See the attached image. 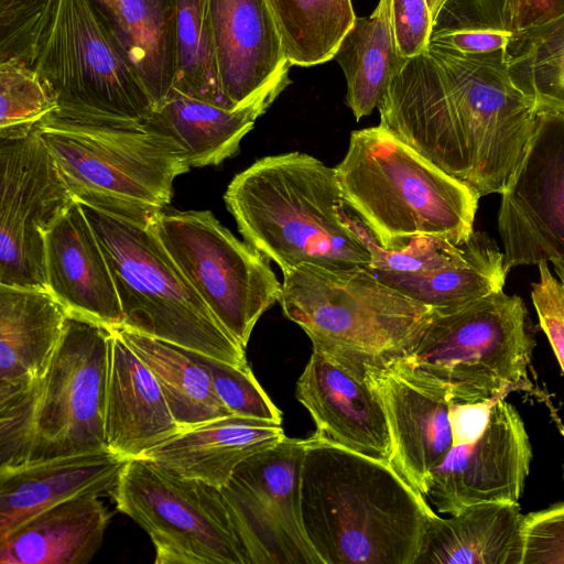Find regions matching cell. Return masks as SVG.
<instances>
[{
  "label": "cell",
  "mask_w": 564,
  "mask_h": 564,
  "mask_svg": "<svg viewBox=\"0 0 564 564\" xmlns=\"http://www.w3.org/2000/svg\"><path fill=\"white\" fill-rule=\"evenodd\" d=\"M532 447L523 420L498 398L482 434L454 445L430 475L425 498L454 514L481 502H518L530 473Z\"/></svg>",
  "instance_id": "e0dca14e"
},
{
  "label": "cell",
  "mask_w": 564,
  "mask_h": 564,
  "mask_svg": "<svg viewBox=\"0 0 564 564\" xmlns=\"http://www.w3.org/2000/svg\"><path fill=\"white\" fill-rule=\"evenodd\" d=\"M112 328L152 371L183 430L231 415L216 393L207 371L183 347L126 326Z\"/></svg>",
  "instance_id": "f546056e"
},
{
  "label": "cell",
  "mask_w": 564,
  "mask_h": 564,
  "mask_svg": "<svg viewBox=\"0 0 564 564\" xmlns=\"http://www.w3.org/2000/svg\"><path fill=\"white\" fill-rule=\"evenodd\" d=\"M209 375L215 391L231 414L282 421V412L262 389L249 366L237 367L210 356L184 348Z\"/></svg>",
  "instance_id": "8d00e7d4"
},
{
  "label": "cell",
  "mask_w": 564,
  "mask_h": 564,
  "mask_svg": "<svg viewBox=\"0 0 564 564\" xmlns=\"http://www.w3.org/2000/svg\"><path fill=\"white\" fill-rule=\"evenodd\" d=\"M263 97L239 109H228L172 88L142 122L172 139L191 167L218 165L239 150L242 138L276 99Z\"/></svg>",
  "instance_id": "83f0119b"
},
{
  "label": "cell",
  "mask_w": 564,
  "mask_h": 564,
  "mask_svg": "<svg viewBox=\"0 0 564 564\" xmlns=\"http://www.w3.org/2000/svg\"><path fill=\"white\" fill-rule=\"evenodd\" d=\"M283 314L313 349L351 367L391 369L422 335L433 308L377 280L367 268L301 264L282 272Z\"/></svg>",
  "instance_id": "52a82bcc"
},
{
  "label": "cell",
  "mask_w": 564,
  "mask_h": 564,
  "mask_svg": "<svg viewBox=\"0 0 564 564\" xmlns=\"http://www.w3.org/2000/svg\"><path fill=\"white\" fill-rule=\"evenodd\" d=\"M508 28L518 33L564 14V0H505Z\"/></svg>",
  "instance_id": "7bdbcfd3"
},
{
  "label": "cell",
  "mask_w": 564,
  "mask_h": 564,
  "mask_svg": "<svg viewBox=\"0 0 564 564\" xmlns=\"http://www.w3.org/2000/svg\"><path fill=\"white\" fill-rule=\"evenodd\" d=\"M33 68L52 89V115L142 123L155 108L123 43L96 0H54Z\"/></svg>",
  "instance_id": "30bf717a"
},
{
  "label": "cell",
  "mask_w": 564,
  "mask_h": 564,
  "mask_svg": "<svg viewBox=\"0 0 564 564\" xmlns=\"http://www.w3.org/2000/svg\"><path fill=\"white\" fill-rule=\"evenodd\" d=\"M344 200L386 249L421 236L464 242L479 196L382 126L355 130L334 167Z\"/></svg>",
  "instance_id": "277c9868"
},
{
  "label": "cell",
  "mask_w": 564,
  "mask_h": 564,
  "mask_svg": "<svg viewBox=\"0 0 564 564\" xmlns=\"http://www.w3.org/2000/svg\"><path fill=\"white\" fill-rule=\"evenodd\" d=\"M47 290L69 313L109 327L123 324L115 281L82 205H73L45 235Z\"/></svg>",
  "instance_id": "ffe728a7"
},
{
  "label": "cell",
  "mask_w": 564,
  "mask_h": 564,
  "mask_svg": "<svg viewBox=\"0 0 564 564\" xmlns=\"http://www.w3.org/2000/svg\"><path fill=\"white\" fill-rule=\"evenodd\" d=\"M506 67L536 111L564 112V14L513 34Z\"/></svg>",
  "instance_id": "d6a6232c"
},
{
  "label": "cell",
  "mask_w": 564,
  "mask_h": 564,
  "mask_svg": "<svg viewBox=\"0 0 564 564\" xmlns=\"http://www.w3.org/2000/svg\"><path fill=\"white\" fill-rule=\"evenodd\" d=\"M99 6L106 11L112 23L119 17V1L120 0H96Z\"/></svg>",
  "instance_id": "ee69618b"
},
{
  "label": "cell",
  "mask_w": 564,
  "mask_h": 564,
  "mask_svg": "<svg viewBox=\"0 0 564 564\" xmlns=\"http://www.w3.org/2000/svg\"><path fill=\"white\" fill-rule=\"evenodd\" d=\"M334 58L346 78V104L358 121L378 107L400 58L390 0H379L370 15L356 18Z\"/></svg>",
  "instance_id": "f1b7e54d"
},
{
  "label": "cell",
  "mask_w": 564,
  "mask_h": 564,
  "mask_svg": "<svg viewBox=\"0 0 564 564\" xmlns=\"http://www.w3.org/2000/svg\"><path fill=\"white\" fill-rule=\"evenodd\" d=\"M55 96L35 68L0 63V138L30 133L56 111Z\"/></svg>",
  "instance_id": "d590c367"
},
{
  "label": "cell",
  "mask_w": 564,
  "mask_h": 564,
  "mask_svg": "<svg viewBox=\"0 0 564 564\" xmlns=\"http://www.w3.org/2000/svg\"><path fill=\"white\" fill-rule=\"evenodd\" d=\"M519 502H481L429 518L414 564H521Z\"/></svg>",
  "instance_id": "4316f807"
},
{
  "label": "cell",
  "mask_w": 564,
  "mask_h": 564,
  "mask_svg": "<svg viewBox=\"0 0 564 564\" xmlns=\"http://www.w3.org/2000/svg\"><path fill=\"white\" fill-rule=\"evenodd\" d=\"M68 314L46 289L0 284V401L45 372Z\"/></svg>",
  "instance_id": "cb8c5ba5"
},
{
  "label": "cell",
  "mask_w": 564,
  "mask_h": 564,
  "mask_svg": "<svg viewBox=\"0 0 564 564\" xmlns=\"http://www.w3.org/2000/svg\"><path fill=\"white\" fill-rule=\"evenodd\" d=\"M111 496L150 536L155 564H249L218 487L135 457Z\"/></svg>",
  "instance_id": "8fae6325"
},
{
  "label": "cell",
  "mask_w": 564,
  "mask_h": 564,
  "mask_svg": "<svg viewBox=\"0 0 564 564\" xmlns=\"http://www.w3.org/2000/svg\"><path fill=\"white\" fill-rule=\"evenodd\" d=\"M296 398L313 417L317 436L391 463L392 438L387 411L366 372L313 349L297 380Z\"/></svg>",
  "instance_id": "d6986e66"
},
{
  "label": "cell",
  "mask_w": 564,
  "mask_h": 564,
  "mask_svg": "<svg viewBox=\"0 0 564 564\" xmlns=\"http://www.w3.org/2000/svg\"><path fill=\"white\" fill-rule=\"evenodd\" d=\"M538 268L539 280L531 289L532 303L564 372V282L555 278L547 262L539 263Z\"/></svg>",
  "instance_id": "60d3db41"
},
{
  "label": "cell",
  "mask_w": 564,
  "mask_h": 564,
  "mask_svg": "<svg viewBox=\"0 0 564 564\" xmlns=\"http://www.w3.org/2000/svg\"><path fill=\"white\" fill-rule=\"evenodd\" d=\"M174 8L177 74L173 87L230 109L217 76L207 0H174Z\"/></svg>",
  "instance_id": "e575fe53"
},
{
  "label": "cell",
  "mask_w": 564,
  "mask_h": 564,
  "mask_svg": "<svg viewBox=\"0 0 564 564\" xmlns=\"http://www.w3.org/2000/svg\"><path fill=\"white\" fill-rule=\"evenodd\" d=\"M111 513L97 495L64 500L0 536L1 564H87L102 545Z\"/></svg>",
  "instance_id": "484cf974"
},
{
  "label": "cell",
  "mask_w": 564,
  "mask_h": 564,
  "mask_svg": "<svg viewBox=\"0 0 564 564\" xmlns=\"http://www.w3.org/2000/svg\"><path fill=\"white\" fill-rule=\"evenodd\" d=\"M513 34L507 25L505 0H446L434 22L429 46L506 63Z\"/></svg>",
  "instance_id": "836d02e7"
},
{
  "label": "cell",
  "mask_w": 564,
  "mask_h": 564,
  "mask_svg": "<svg viewBox=\"0 0 564 564\" xmlns=\"http://www.w3.org/2000/svg\"><path fill=\"white\" fill-rule=\"evenodd\" d=\"M214 58L230 109L278 97L291 83L290 63L267 0H207Z\"/></svg>",
  "instance_id": "ac0fdd59"
},
{
  "label": "cell",
  "mask_w": 564,
  "mask_h": 564,
  "mask_svg": "<svg viewBox=\"0 0 564 564\" xmlns=\"http://www.w3.org/2000/svg\"><path fill=\"white\" fill-rule=\"evenodd\" d=\"M556 275L564 282V265H554Z\"/></svg>",
  "instance_id": "f6af8a7d"
},
{
  "label": "cell",
  "mask_w": 564,
  "mask_h": 564,
  "mask_svg": "<svg viewBox=\"0 0 564 564\" xmlns=\"http://www.w3.org/2000/svg\"><path fill=\"white\" fill-rule=\"evenodd\" d=\"M74 202L37 127L0 138V284L47 290L45 235Z\"/></svg>",
  "instance_id": "5bb4252c"
},
{
  "label": "cell",
  "mask_w": 564,
  "mask_h": 564,
  "mask_svg": "<svg viewBox=\"0 0 564 564\" xmlns=\"http://www.w3.org/2000/svg\"><path fill=\"white\" fill-rule=\"evenodd\" d=\"M80 205L109 264L123 315L121 326L237 367L248 366L246 349L207 307L150 226Z\"/></svg>",
  "instance_id": "9c48e42d"
},
{
  "label": "cell",
  "mask_w": 564,
  "mask_h": 564,
  "mask_svg": "<svg viewBox=\"0 0 564 564\" xmlns=\"http://www.w3.org/2000/svg\"><path fill=\"white\" fill-rule=\"evenodd\" d=\"M301 513L323 564H414L435 514L384 462L308 437Z\"/></svg>",
  "instance_id": "7a4b0ae2"
},
{
  "label": "cell",
  "mask_w": 564,
  "mask_h": 564,
  "mask_svg": "<svg viewBox=\"0 0 564 564\" xmlns=\"http://www.w3.org/2000/svg\"><path fill=\"white\" fill-rule=\"evenodd\" d=\"M54 0H0V63L33 67Z\"/></svg>",
  "instance_id": "74e56055"
},
{
  "label": "cell",
  "mask_w": 564,
  "mask_h": 564,
  "mask_svg": "<svg viewBox=\"0 0 564 564\" xmlns=\"http://www.w3.org/2000/svg\"><path fill=\"white\" fill-rule=\"evenodd\" d=\"M366 376L387 411L390 465L425 497L431 473L453 446L449 402L419 389L392 369H368Z\"/></svg>",
  "instance_id": "7402d4cb"
},
{
  "label": "cell",
  "mask_w": 564,
  "mask_h": 564,
  "mask_svg": "<svg viewBox=\"0 0 564 564\" xmlns=\"http://www.w3.org/2000/svg\"><path fill=\"white\" fill-rule=\"evenodd\" d=\"M37 131L75 200L150 226L186 172L182 149L143 123L88 122L48 116Z\"/></svg>",
  "instance_id": "ba28073f"
},
{
  "label": "cell",
  "mask_w": 564,
  "mask_h": 564,
  "mask_svg": "<svg viewBox=\"0 0 564 564\" xmlns=\"http://www.w3.org/2000/svg\"><path fill=\"white\" fill-rule=\"evenodd\" d=\"M180 271L246 349L252 329L279 302L270 260L236 238L209 210H162L150 224Z\"/></svg>",
  "instance_id": "7c38bea8"
},
{
  "label": "cell",
  "mask_w": 564,
  "mask_h": 564,
  "mask_svg": "<svg viewBox=\"0 0 564 564\" xmlns=\"http://www.w3.org/2000/svg\"><path fill=\"white\" fill-rule=\"evenodd\" d=\"M113 25L156 108L177 74L174 0H120Z\"/></svg>",
  "instance_id": "4dcf8cb0"
},
{
  "label": "cell",
  "mask_w": 564,
  "mask_h": 564,
  "mask_svg": "<svg viewBox=\"0 0 564 564\" xmlns=\"http://www.w3.org/2000/svg\"><path fill=\"white\" fill-rule=\"evenodd\" d=\"M446 0H390L397 51L411 57L429 46L436 17Z\"/></svg>",
  "instance_id": "ab89813d"
},
{
  "label": "cell",
  "mask_w": 564,
  "mask_h": 564,
  "mask_svg": "<svg viewBox=\"0 0 564 564\" xmlns=\"http://www.w3.org/2000/svg\"><path fill=\"white\" fill-rule=\"evenodd\" d=\"M290 63L313 66L334 58L356 14L351 0H267Z\"/></svg>",
  "instance_id": "1f68e13d"
},
{
  "label": "cell",
  "mask_w": 564,
  "mask_h": 564,
  "mask_svg": "<svg viewBox=\"0 0 564 564\" xmlns=\"http://www.w3.org/2000/svg\"><path fill=\"white\" fill-rule=\"evenodd\" d=\"M111 327L69 313L45 372L0 401V469L107 449Z\"/></svg>",
  "instance_id": "5b68a950"
},
{
  "label": "cell",
  "mask_w": 564,
  "mask_h": 564,
  "mask_svg": "<svg viewBox=\"0 0 564 564\" xmlns=\"http://www.w3.org/2000/svg\"><path fill=\"white\" fill-rule=\"evenodd\" d=\"M308 438L284 437L220 488L249 564H323L305 533L300 480Z\"/></svg>",
  "instance_id": "4fadbf2b"
},
{
  "label": "cell",
  "mask_w": 564,
  "mask_h": 564,
  "mask_svg": "<svg viewBox=\"0 0 564 564\" xmlns=\"http://www.w3.org/2000/svg\"><path fill=\"white\" fill-rule=\"evenodd\" d=\"M527 306L503 290L432 315L410 352L391 369L448 402L505 397L529 383L535 346Z\"/></svg>",
  "instance_id": "8992f818"
},
{
  "label": "cell",
  "mask_w": 564,
  "mask_h": 564,
  "mask_svg": "<svg viewBox=\"0 0 564 564\" xmlns=\"http://www.w3.org/2000/svg\"><path fill=\"white\" fill-rule=\"evenodd\" d=\"M351 228L371 254L367 270L380 282L431 308L464 304L503 290L505 253L485 232L474 230L464 242L421 236L398 249L382 248L359 217Z\"/></svg>",
  "instance_id": "9a60e30c"
},
{
  "label": "cell",
  "mask_w": 564,
  "mask_h": 564,
  "mask_svg": "<svg viewBox=\"0 0 564 564\" xmlns=\"http://www.w3.org/2000/svg\"><path fill=\"white\" fill-rule=\"evenodd\" d=\"M496 400L449 402L453 446L474 442L482 434Z\"/></svg>",
  "instance_id": "b9f144b4"
},
{
  "label": "cell",
  "mask_w": 564,
  "mask_h": 564,
  "mask_svg": "<svg viewBox=\"0 0 564 564\" xmlns=\"http://www.w3.org/2000/svg\"><path fill=\"white\" fill-rule=\"evenodd\" d=\"M285 436L280 423L231 414L183 430L142 457L221 488L240 463Z\"/></svg>",
  "instance_id": "d4e9b609"
},
{
  "label": "cell",
  "mask_w": 564,
  "mask_h": 564,
  "mask_svg": "<svg viewBox=\"0 0 564 564\" xmlns=\"http://www.w3.org/2000/svg\"><path fill=\"white\" fill-rule=\"evenodd\" d=\"M181 431L152 371L111 327L105 412L108 448L127 459L142 457Z\"/></svg>",
  "instance_id": "44dd1931"
},
{
  "label": "cell",
  "mask_w": 564,
  "mask_h": 564,
  "mask_svg": "<svg viewBox=\"0 0 564 564\" xmlns=\"http://www.w3.org/2000/svg\"><path fill=\"white\" fill-rule=\"evenodd\" d=\"M127 462L107 448L0 469V536L64 500L112 495Z\"/></svg>",
  "instance_id": "603a6c76"
},
{
  "label": "cell",
  "mask_w": 564,
  "mask_h": 564,
  "mask_svg": "<svg viewBox=\"0 0 564 564\" xmlns=\"http://www.w3.org/2000/svg\"><path fill=\"white\" fill-rule=\"evenodd\" d=\"M507 270L564 265V112L539 110L524 156L500 194Z\"/></svg>",
  "instance_id": "2e32d148"
},
{
  "label": "cell",
  "mask_w": 564,
  "mask_h": 564,
  "mask_svg": "<svg viewBox=\"0 0 564 564\" xmlns=\"http://www.w3.org/2000/svg\"><path fill=\"white\" fill-rule=\"evenodd\" d=\"M562 478H563V481H564V464L562 465Z\"/></svg>",
  "instance_id": "bcb514c9"
},
{
  "label": "cell",
  "mask_w": 564,
  "mask_h": 564,
  "mask_svg": "<svg viewBox=\"0 0 564 564\" xmlns=\"http://www.w3.org/2000/svg\"><path fill=\"white\" fill-rule=\"evenodd\" d=\"M246 242L281 271L307 263L367 268L368 246L348 223L334 167L302 152L264 156L237 174L224 195Z\"/></svg>",
  "instance_id": "3957f363"
},
{
  "label": "cell",
  "mask_w": 564,
  "mask_h": 564,
  "mask_svg": "<svg viewBox=\"0 0 564 564\" xmlns=\"http://www.w3.org/2000/svg\"><path fill=\"white\" fill-rule=\"evenodd\" d=\"M521 564H564V501L523 516Z\"/></svg>",
  "instance_id": "f35d334b"
},
{
  "label": "cell",
  "mask_w": 564,
  "mask_h": 564,
  "mask_svg": "<svg viewBox=\"0 0 564 564\" xmlns=\"http://www.w3.org/2000/svg\"><path fill=\"white\" fill-rule=\"evenodd\" d=\"M377 108L380 126L479 197L506 189L538 116L506 63L433 46L400 56Z\"/></svg>",
  "instance_id": "6da1fadb"
}]
</instances>
